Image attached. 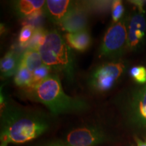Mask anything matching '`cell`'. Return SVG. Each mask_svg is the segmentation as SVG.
Instances as JSON below:
<instances>
[{
	"label": "cell",
	"mask_w": 146,
	"mask_h": 146,
	"mask_svg": "<svg viewBox=\"0 0 146 146\" xmlns=\"http://www.w3.org/2000/svg\"><path fill=\"white\" fill-rule=\"evenodd\" d=\"M106 129L98 124L73 128L65 134L62 141L69 146H98L111 140Z\"/></svg>",
	"instance_id": "7"
},
{
	"label": "cell",
	"mask_w": 146,
	"mask_h": 146,
	"mask_svg": "<svg viewBox=\"0 0 146 146\" xmlns=\"http://www.w3.org/2000/svg\"><path fill=\"white\" fill-rule=\"evenodd\" d=\"M20 65L23 66L32 73L43 66V60L37 49L27 48L21 56Z\"/></svg>",
	"instance_id": "14"
},
{
	"label": "cell",
	"mask_w": 146,
	"mask_h": 146,
	"mask_svg": "<svg viewBox=\"0 0 146 146\" xmlns=\"http://www.w3.org/2000/svg\"><path fill=\"white\" fill-rule=\"evenodd\" d=\"M35 29H34V27L32 25H25L20 31L19 36H18L19 43L22 45L26 46L27 43L32 39L33 36L35 33Z\"/></svg>",
	"instance_id": "18"
},
{
	"label": "cell",
	"mask_w": 146,
	"mask_h": 146,
	"mask_svg": "<svg viewBox=\"0 0 146 146\" xmlns=\"http://www.w3.org/2000/svg\"><path fill=\"white\" fill-rule=\"evenodd\" d=\"M14 83L23 89L29 88L33 85V73L28 69L20 65L14 77Z\"/></svg>",
	"instance_id": "15"
},
{
	"label": "cell",
	"mask_w": 146,
	"mask_h": 146,
	"mask_svg": "<svg viewBox=\"0 0 146 146\" xmlns=\"http://www.w3.org/2000/svg\"><path fill=\"white\" fill-rule=\"evenodd\" d=\"M127 21L124 18L108 29L100 47V58L112 61L117 60L127 50Z\"/></svg>",
	"instance_id": "6"
},
{
	"label": "cell",
	"mask_w": 146,
	"mask_h": 146,
	"mask_svg": "<svg viewBox=\"0 0 146 146\" xmlns=\"http://www.w3.org/2000/svg\"><path fill=\"white\" fill-rule=\"evenodd\" d=\"M127 123L146 133V84L118 100Z\"/></svg>",
	"instance_id": "4"
},
{
	"label": "cell",
	"mask_w": 146,
	"mask_h": 146,
	"mask_svg": "<svg viewBox=\"0 0 146 146\" xmlns=\"http://www.w3.org/2000/svg\"><path fill=\"white\" fill-rule=\"evenodd\" d=\"M23 94L29 100L45 106L54 115L78 114L89 108L85 99L66 94L57 74H51L39 85L23 89Z\"/></svg>",
	"instance_id": "2"
},
{
	"label": "cell",
	"mask_w": 146,
	"mask_h": 146,
	"mask_svg": "<svg viewBox=\"0 0 146 146\" xmlns=\"http://www.w3.org/2000/svg\"><path fill=\"white\" fill-rule=\"evenodd\" d=\"M146 36V18L144 13H133L127 21V49L137 50L143 45Z\"/></svg>",
	"instance_id": "8"
},
{
	"label": "cell",
	"mask_w": 146,
	"mask_h": 146,
	"mask_svg": "<svg viewBox=\"0 0 146 146\" xmlns=\"http://www.w3.org/2000/svg\"><path fill=\"white\" fill-rule=\"evenodd\" d=\"M51 72H52V69L45 64L36 69L33 72V85L31 87L39 85L45 79H46L51 74Z\"/></svg>",
	"instance_id": "16"
},
{
	"label": "cell",
	"mask_w": 146,
	"mask_h": 146,
	"mask_svg": "<svg viewBox=\"0 0 146 146\" xmlns=\"http://www.w3.org/2000/svg\"><path fill=\"white\" fill-rule=\"evenodd\" d=\"M126 66L122 61L106 62L98 65L89 74L87 84L94 93L102 94L112 89L125 72Z\"/></svg>",
	"instance_id": "5"
},
{
	"label": "cell",
	"mask_w": 146,
	"mask_h": 146,
	"mask_svg": "<svg viewBox=\"0 0 146 146\" xmlns=\"http://www.w3.org/2000/svg\"><path fill=\"white\" fill-rule=\"evenodd\" d=\"M21 56H18L16 52L10 51L1 58L0 63V70L1 76L8 78L15 75L20 64Z\"/></svg>",
	"instance_id": "13"
},
{
	"label": "cell",
	"mask_w": 146,
	"mask_h": 146,
	"mask_svg": "<svg viewBox=\"0 0 146 146\" xmlns=\"http://www.w3.org/2000/svg\"><path fill=\"white\" fill-rule=\"evenodd\" d=\"M135 142L137 146H146V140H142L139 137H135Z\"/></svg>",
	"instance_id": "22"
},
{
	"label": "cell",
	"mask_w": 146,
	"mask_h": 146,
	"mask_svg": "<svg viewBox=\"0 0 146 146\" xmlns=\"http://www.w3.org/2000/svg\"><path fill=\"white\" fill-rule=\"evenodd\" d=\"M112 18L113 23H117L123 19L125 13V7L120 0H116L112 2Z\"/></svg>",
	"instance_id": "17"
},
{
	"label": "cell",
	"mask_w": 146,
	"mask_h": 146,
	"mask_svg": "<svg viewBox=\"0 0 146 146\" xmlns=\"http://www.w3.org/2000/svg\"><path fill=\"white\" fill-rule=\"evenodd\" d=\"M75 3L69 0H47L43 12L53 23L60 25Z\"/></svg>",
	"instance_id": "10"
},
{
	"label": "cell",
	"mask_w": 146,
	"mask_h": 146,
	"mask_svg": "<svg viewBox=\"0 0 146 146\" xmlns=\"http://www.w3.org/2000/svg\"><path fill=\"white\" fill-rule=\"evenodd\" d=\"M43 64L52 70L62 73L70 83L75 76V58L72 48L58 31H46L37 48Z\"/></svg>",
	"instance_id": "3"
},
{
	"label": "cell",
	"mask_w": 146,
	"mask_h": 146,
	"mask_svg": "<svg viewBox=\"0 0 146 146\" xmlns=\"http://www.w3.org/2000/svg\"><path fill=\"white\" fill-rule=\"evenodd\" d=\"M39 146H69L67 145L65 142L62 140H58V141H53L50 142H47L46 143L43 144V145Z\"/></svg>",
	"instance_id": "20"
},
{
	"label": "cell",
	"mask_w": 146,
	"mask_h": 146,
	"mask_svg": "<svg viewBox=\"0 0 146 146\" xmlns=\"http://www.w3.org/2000/svg\"><path fill=\"white\" fill-rule=\"evenodd\" d=\"M52 120L46 113L14 105L1 106L0 146L31 141L46 133Z\"/></svg>",
	"instance_id": "1"
},
{
	"label": "cell",
	"mask_w": 146,
	"mask_h": 146,
	"mask_svg": "<svg viewBox=\"0 0 146 146\" xmlns=\"http://www.w3.org/2000/svg\"><path fill=\"white\" fill-rule=\"evenodd\" d=\"M45 1L43 0H19L13 2L14 12L21 18L35 17L43 12Z\"/></svg>",
	"instance_id": "11"
},
{
	"label": "cell",
	"mask_w": 146,
	"mask_h": 146,
	"mask_svg": "<svg viewBox=\"0 0 146 146\" xmlns=\"http://www.w3.org/2000/svg\"><path fill=\"white\" fill-rule=\"evenodd\" d=\"M64 37L71 48L80 52H84L88 50L92 41L87 29L72 33H67Z\"/></svg>",
	"instance_id": "12"
},
{
	"label": "cell",
	"mask_w": 146,
	"mask_h": 146,
	"mask_svg": "<svg viewBox=\"0 0 146 146\" xmlns=\"http://www.w3.org/2000/svg\"><path fill=\"white\" fill-rule=\"evenodd\" d=\"M133 4L135 5L139 9V12L141 13H145V11L143 10V1H131Z\"/></svg>",
	"instance_id": "21"
},
{
	"label": "cell",
	"mask_w": 146,
	"mask_h": 146,
	"mask_svg": "<svg viewBox=\"0 0 146 146\" xmlns=\"http://www.w3.org/2000/svg\"><path fill=\"white\" fill-rule=\"evenodd\" d=\"M130 74L137 83L141 85L146 83V69L145 67L139 66L131 69Z\"/></svg>",
	"instance_id": "19"
},
{
	"label": "cell",
	"mask_w": 146,
	"mask_h": 146,
	"mask_svg": "<svg viewBox=\"0 0 146 146\" xmlns=\"http://www.w3.org/2000/svg\"><path fill=\"white\" fill-rule=\"evenodd\" d=\"M89 10L84 4L75 3L68 15L60 23V27L68 33L81 31L87 29Z\"/></svg>",
	"instance_id": "9"
}]
</instances>
